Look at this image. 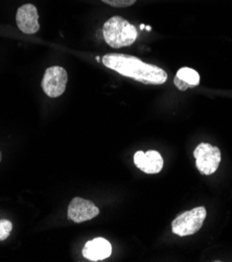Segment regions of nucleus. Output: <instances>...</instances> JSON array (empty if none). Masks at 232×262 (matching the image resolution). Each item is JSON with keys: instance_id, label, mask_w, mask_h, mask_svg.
<instances>
[{"instance_id": "39448f33", "label": "nucleus", "mask_w": 232, "mask_h": 262, "mask_svg": "<svg viewBox=\"0 0 232 262\" xmlns=\"http://www.w3.org/2000/svg\"><path fill=\"white\" fill-rule=\"evenodd\" d=\"M67 81L66 70L60 66H53L47 68L44 73L42 88L49 97H59L64 93Z\"/></svg>"}, {"instance_id": "6e6552de", "label": "nucleus", "mask_w": 232, "mask_h": 262, "mask_svg": "<svg viewBox=\"0 0 232 262\" xmlns=\"http://www.w3.org/2000/svg\"><path fill=\"white\" fill-rule=\"evenodd\" d=\"M134 163L141 171L153 174L161 171L163 167V159L156 150H149L146 152L138 150L134 155Z\"/></svg>"}, {"instance_id": "7ed1b4c3", "label": "nucleus", "mask_w": 232, "mask_h": 262, "mask_svg": "<svg viewBox=\"0 0 232 262\" xmlns=\"http://www.w3.org/2000/svg\"><path fill=\"white\" fill-rule=\"evenodd\" d=\"M207 215L204 207H197L178 215L172 223V231L178 236H188L197 233Z\"/></svg>"}, {"instance_id": "423d86ee", "label": "nucleus", "mask_w": 232, "mask_h": 262, "mask_svg": "<svg viewBox=\"0 0 232 262\" xmlns=\"http://www.w3.org/2000/svg\"><path fill=\"white\" fill-rule=\"evenodd\" d=\"M99 214V209L90 201L74 198L68 206V219L74 223L90 221Z\"/></svg>"}, {"instance_id": "20e7f679", "label": "nucleus", "mask_w": 232, "mask_h": 262, "mask_svg": "<svg viewBox=\"0 0 232 262\" xmlns=\"http://www.w3.org/2000/svg\"><path fill=\"white\" fill-rule=\"evenodd\" d=\"M194 156L198 170L205 176L215 173L221 163L220 148L209 143H200L196 147Z\"/></svg>"}, {"instance_id": "4468645a", "label": "nucleus", "mask_w": 232, "mask_h": 262, "mask_svg": "<svg viewBox=\"0 0 232 262\" xmlns=\"http://www.w3.org/2000/svg\"><path fill=\"white\" fill-rule=\"evenodd\" d=\"M144 26H145V25H143V24H141V25H140V29H141V30H143V29H144Z\"/></svg>"}, {"instance_id": "9b49d317", "label": "nucleus", "mask_w": 232, "mask_h": 262, "mask_svg": "<svg viewBox=\"0 0 232 262\" xmlns=\"http://www.w3.org/2000/svg\"><path fill=\"white\" fill-rule=\"evenodd\" d=\"M13 229V225L8 220L0 221V242L6 241Z\"/></svg>"}, {"instance_id": "0eeeda50", "label": "nucleus", "mask_w": 232, "mask_h": 262, "mask_svg": "<svg viewBox=\"0 0 232 262\" xmlns=\"http://www.w3.org/2000/svg\"><path fill=\"white\" fill-rule=\"evenodd\" d=\"M39 16L37 8L34 5L28 4L20 7L17 11L16 22L19 30L24 33L33 35L40 30V24L38 22Z\"/></svg>"}, {"instance_id": "1a4fd4ad", "label": "nucleus", "mask_w": 232, "mask_h": 262, "mask_svg": "<svg viewBox=\"0 0 232 262\" xmlns=\"http://www.w3.org/2000/svg\"><path fill=\"white\" fill-rule=\"evenodd\" d=\"M82 253L83 256L90 261L105 260L111 256L112 246L107 239L97 237L88 242L83 248Z\"/></svg>"}, {"instance_id": "dca6fc26", "label": "nucleus", "mask_w": 232, "mask_h": 262, "mask_svg": "<svg viewBox=\"0 0 232 262\" xmlns=\"http://www.w3.org/2000/svg\"><path fill=\"white\" fill-rule=\"evenodd\" d=\"M146 30H147V31H151V26H146Z\"/></svg>"}, {"instance_id": "ddd939ff", "label": "nucleus", "mask_w": 232, "mask_h": 262, "mask_svg": "<svg viewBox=\"0 0 232 262\" xmlns=\"http://www.w3.org/2000/svg\"><path fill=\"white\" fill-rule=\"evenodd\" d=\"M174 83H175V86L179 89V90H182V91H185L187 90L188 88H191L186 83H184L183 81L180 80V78L178 76H175V80H174Z\"/></svg>"}, {"instance_id": "f3484780", "label": "nucleus", "mask_w": 232, "mask_h": 262, "mask_svg": "<svg viewBox=\"0 0 232 262\" xmlns=\"http://www.w3.org/2000/svg\"><path fill=\"white\" fill-rule=\"evenodd\" d=\"M96 61H97V62H99V61H100V59H99V57H97V58H96Z\"/></svg>"}, {"instance_id": "f03ea898", "label": "nucleus", "mask_w": 232, "mask_h": 262, "mask_svg": "<svg viewBox=\"0 0 232 262\" xmlns=\"http://www.w3.org/2000/svg\"><path fill=\"white\" fill-rule=\"evenodd\" d=\"M102 35H104V39L108 45L113 48L130 46L137 39V31L135 26L119 16L110 18L104 24Z\"/></svg>"}, {"instance_id": "2eb2a0df", "label": "nucleus", "mask_w": 232, "mask_h": 262, "mask_svg": "<svg viewBox=\"0 0 232 262\" xmlns=\"http://www.w3.org/2000/svg\"><path fill=\"white\" fill-rule=\"evenodd\" d=\"M2 158H3V157H2V151H0V162H2Z\"/></svg>"}, {"instance_id": "f8f14e48", "label": "nucleus", "mask_w": 232, "mask_h": 262, "mask_svg": "<svg viewBox=\"0 0 232 262\" xmlns=\"http://www.w3.org/2000/svg\"><path fill=\"white\" fill-rule=\"evenodd\" d=\"M101 2L114 8H126L134 5L136 0H101Z\"/></svg>"}, {"instance_id": "f257e3e1", "label": "nucleus", "mask_w": 232, "mask_h": 262, "mask_svg": "<svg viewBox=\"0 0 232 262\" xmlns=\"http://www.w3.org/2000/svg\"><path fill=\"white\" fill-rule=\"evenodd\" d=\"M101 61L106 67L143 84L161 85L167 80V74L163 69L146 64L133 56L109 54L102 58Z\"/></svg>"}, {"instance_id": "9d476101", "label": "nucleus", "mask_w": 232, "mask_h": 262, "mask_svg": "<svg viewBox=\"0 0 232 262\" xmlns=\"http://www.w3.org/2000/svg\"><path fill=\"white\" fill-rule=\"evenodd\" d=\"M180 80L186 83L191 88H194L200 84V75L199 73L189 68V67H182L180 68L177 72V75Z\"/></svg>"}]
</instances>
